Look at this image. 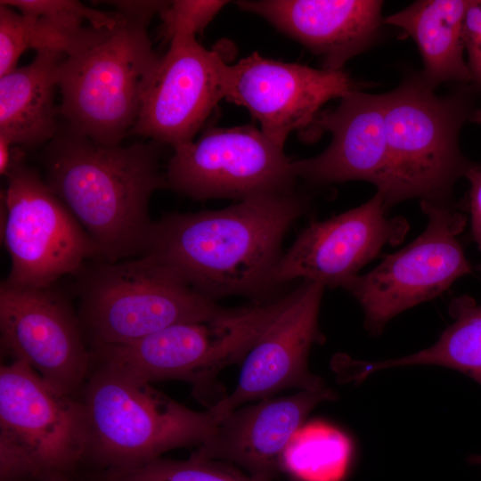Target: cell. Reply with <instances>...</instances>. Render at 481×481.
<instances>
[{"label": "cell", "instance_id": "1", "mask_svg": "<svg viewBox=\"0 0 481 481\" xmlns=\"http://www.w3.org/2000/svg\"><path fill=\"white\" fill-rule=\"evenodd\" d=\"M307 207L306 197L293 192L218 210L167 214L153 221L144 255L209 299L260 298L275 287L281 242Z\"/></svg>", "mask_w": 481, "mask_h": 481}, {"label": "cell", "instance_id": "2", "mask_svg": "<svg viewBox=\"0 0 481 481\" xmlns=\"http://www.w3.org/2000/svg\"><path fill=\"white\" fill-rule=\"evenodd\" d=\"M44 180L96 247L97 260L144 255L151 194L166 188L156 142L103 145L69 126L43 153Z\"/></svg>", "mask_w": 481, "mask_h": 481}, {"label": "cell", "instance_id": "3", "mask_svg": "<svg viewBox=\"0 0 481 481\" xmlns=\"http://www.w3.org/2000/svg\"><path fill=\"white\" fill-rule=\"evenodd\" d=\"M80 393L86 430L85 461L101 470L127 468L183 447L199 446L217 421L110 367L94 363Z\"/></svg>", "mask_w": 481, "mask_h": 481}, {"label": "cell", "instance_id": "4", "mask_svg": "<svg viewBox=\"0 0 481 481\" xmlns=\"http://www.w3.org/2000/svg\"><path fill=\"white\" fill-rule=\"evenodd\" d=\"M93 261L77 273L79 320L93 346L129 343L175 324L222 319L240 309L217 305L148 255Z\"/></svg>", "mask_w": 481, "mask_h": 481}, {"label": "cell", "instance_id": "5", "mask_svg": "<svg viewBox=\"0 0 481 481\" xmlns=\"http://www.w3.org/2000/svg\"><path fill=\"white\" fill-rule=\"evenodd\" d=\"M433 90L420 76L383 94L388 208L411 198L449 205L455 183L474 165L459 145L475 111L470 95L438 96Z\"/></svg>", "mask_w": 481, "mask_h": 481}, {"label": "cell", "instance_id": "6", "mask_svg": "<svg viewBox=\"0 0 481 481\" xmlns=\"http://www.w3.org/2000/svg\"><path fill=\"white\" fill-rule=\"evenodd\" d=\"M117 13L113 29L59 67V115L69 128L103 145L120 144L131 134L159 58L149 23Z\"/></svg>", "mask_w": 481, "mask_h": 481}, {"label": "cell", "instance_id": "7", "mask_svg": "<svg viewBox=\"0 0 481 481\" xmlns=\"http://www.w3.org/2000/svg\"><path fill=\"white\" fill-rule=\"evenodd\" d=\"M86 447L79 398L20 360L1 364L0 481H69Z\"/></svg>", "mask_w": 481, "mask_h": 481}, {"label": "cell", "instance_id": "8", "mask_svg": "<svg viewBox=\"0 0 481 481\" xmlns=\"http://www.w3.org/2000/svg\"><path fill=\"white\" fill-rule=\"evenodd\" d=\"M274 313L273 304L257 303L225 318L175 324L129 343L93 346V363L143 382H191L204 402L217 371L244 358Z\"/></svg>", "mask_w": 481, "mask_h": 481}, {"label": "cell", "instance_id": "9", "mask_svg": "<svg viewBox=\"0 0 481 481\" xmlns=\"http://www.w3.org/2000/svg\"><path fill=\"white\" fill-rule=\"evenodd\" d=\"M1 192V235L11 260L8 283L47 288L64 275L77 274L95 245L37 170L15 164Z\"/></svg>", "mask_w": 481, "mask_h": 481}, {"label": "cell", "instance_id": "10", "mask_svg": "<svg viewBox=\"0 0 481 481\" xmlns=\"http://www.w3.org/2000/svg\"><path fill=\"white\" fill-rule=\"evenodd\" d=\"M420 207L428 217L420 235L342 287L360 304L371 334H380L395 316L438 297L472 272L458 239L466 216L450 205L421 200Z\"/></svg>", "mask_w": 481, "mask_h": 481}, {"label": "cell", "instance_id": "11", "mask_svg": "<svg viewBox=\"0 0 481 481\" xmlns=\"http://www.w3.org/2000/svg\"><path fill=\"white\" fill-rule=\"evenodd\" d=\"M166 188L196 200L293 192L297 176L283 147L253 126L208 127L174 149Z\"/></svg>", "mask_w": 481, "mask_h": 481}, {"label": "cell", "instance_id": "12", "mask_svg": "<svg viewBox=\"0 0 481 481\" xmlns=\"http://www.w3.org/2000/svg\"><path fill=\"white\" fill-rule=\"evenodd\" d=\"M1 346L12 360L33 369L60 392L77 397L93 357L82 338L79 318L53 286H0Z\"/></svg>", "mask_w": 481, "mask_h": 481}, {"label": "cell", "instance_id": "13", "mask_svg": "<svg viewBox=\"0 0 481 481\" xmlns=\"http://www.w3.org/2000/svg\"><path fill=\"white\" fill-rule=\"evenodd\" d=\"M324 289L319 282L304 281L286 295L283 306L244 356L233 391L208 408L217 422L245 403L286 388H325L307 367L312 345L323 340L318 315Z\"/></svg>", "mask_w": 481, "mask_h": 481}, {"label": "cell", "instance_id": "14", "mask_svg": "<svg viewBox=\"0 0 481 481\" xmlns=\"http://www.w3.org/2000/svg\"><path fill=\"white\" fill-rule=\"evenodd\" d=\"M226 64L218 52L202 46L195 36H175L149 78L130 135L173 149L193 141L224 98Z\"/></svg>", "mask_w": 481, "mask_h": 481}, {"label": "cell", "instance_id": "15", "mask_svg": "<svg viewBox=\"0 0 481 481\" xmlns=\"http://www.w3.org/2000/svg\"><path fill=\"white\" fill-rule=\"evenodd\" d=\"M224 99L247 108L261 131L284 147L288 135L314 123L325 102L358 90L343 70L317 69L253 53L224 69Z\"/></svg>", "mask_w": 481, "mask_h": 481}, {"label": "cell", "instance_id": "16", "mask_svg": "<svg viewBox=\"0 0 481 481\" xmlns=\"http://www.w3.org/2000/svg\"><path fill=\"white\" fill-rule=\"evenodd\" d=\"M381 193L323 221L314 220L281 254L273 272L274 286L296 279L338 288L358 275L386 245L400 244L409 224L388 217Z\"/></svg>", "mask_w": 481, "mask_h": 481}, {"label": "cell", "instance_id": "17", "mask_svg": "<svg viewBox=\"0 0 481 481\" xmlns=\"http://www.w3.org/2000/svg\"><path fill=\"white\" fill-rule=\"evenodd\" d=\"M383 94L355 90L332 110L321 111L316 129L332 140L319 155L292 161L297 178L311 184L352 180L373 183L385 201L389 192V164L385 133Z\"/></svg>", "mask_w": 481, "mask_h": 481}, {"label": "cell", "instance_id": "18", "mask_svg": "<svg viewBox=\"0 0 481 481\" xmlns=\"http://www.w3.org/2000/svg\"><path fill=\"white\" fill-rule=\"evenodd\" d=\"M334 397L325 387L240 406L217 423L192 456L234 463L254 477L273 481L282 471L284 452L307 415Z\"/></svg>", "mask_w": 481, "mask_h": 481}, {"label": "cell", "instance_id": "19", "mask_svg": "<svg viewBox=\"0 0 481 481\" xmlns=\"http://www.w3.org/2000/svg\"><path fill=\"white\" fill-rule=\"evenodd\" d=\"M296 39L323 61V69L342 70L344 64L376 38L382 1L262 0L238 1Z\"/></svg>", "mask_w": 481, "mask_h": 481}, {"label": "cell", "instance_id": "20", "mask_svg": "<svg viewBox=\"0 0 481 481\" xmlns=\"http://www.w3.org/2000/svg\"><path fill=\"white\" fill-rule=\"evenodd\" d=\"M65 57L51 51L37 52L30 63L0 77V135L23 149L53 139L59 129L55 92Z\"/></svg>", "mask_w": 481, "mask_h": 481}, {"label": "cell", "instance_id": "21", "mask_svg": "<svg viewBox=\"0 0 481 481\" xmlns=\"http://www.w3.org/2000/svg\"><path fill=\"white\" fill-rule=\"evenodd\" d=\"M469 1L420 0L383 20L414 39L424 63L420 77L433 89L444 82L472 83L462 38Z\"/></svg>", "mask_w": 481, "mask_h": 481}, {"label": "cell", "instance_id": "22", "mask_svg": "<svg viewBox=\"0 0 481 481\" xmlns=\"http://www.w3.org/2000/svg\"><path fill=\"white\" fill-rule=\"evenodd\" d=\"M86 22L80 15L67 9L29 16L0 4V77L15 69L27 50L51 51L69 56L110 30L85 26Z\"/></svg>", "mask_w": 481, "mask_h": 481}, {"label": "cell", "instance_id": "23", "mask_svg": "<svg viewBox=\"0 0 481 481\" xmlns=\"http://www.w3.org/2000/svg\"><path fill=\"white\" fill-rule=\"evenodd\" d=\"M453 322L431 346L415 354L380 362L349 360L348 380H363L372 372L408 365H439L459 371L481 385V305L469 296L452 300Z\"/></svg>", "mask_w": 481, "mask_h": 481}, {"label": "cell", "instance_id": "24", "mask_svg": "<svg viewBox=\"0 0 481 481\" xmlns=\"http://www.w3.org/2000/svg\"><path fill=\"white\" fill-rule=\"evenodd\" d=\"M351 444L338 429L322 422L302 426L282 460V470L298 481H341L346 473Z\"/></svg>", "mask_w": 481, "mask_h": 481}, {"label": "cell", "instance_id": "25", "mask_svg": "<svg viewBox=\"0 0 481 481\" xmlns=\"http://www.w3.org/2000/svg\"><path fill=\"white\" fill-rule=\"evenodd\" d=\"M97 481H265L220 461L191 456L185 461L159 457L139 465L101 470Z\"/></svg>", "mask_w": 481, "mask_h": 481}, {"label": "cell", "instance_id": "26", "mask_svg": "<svg viewBox=\"0 0 481 481\" xmlns=\"http://www.w3.org/2000/svg\"><path fill=\"white\" fill-rule=\"evenodd\" d=\"M227 3L203 0L167 1L159 14L161 19L159 32L167 41L177 35L196 37Z\"/></svg>", "mask_w": 481, "mask_h": 481}, {"label": "cell", "instance_id": "27", "mask_svg": "<svg viewBox=\"0 0 481 481\" xmlns=\"http://www.w3.org/2000/svg\"><path fill=\"white\" fill-rule=\"evenodd\" d=\"M462 38L472 84L481 92V0L469 1L463 19Z\"/></svg>", "mask_w": 481, "mask_h": 481}, {"label": "cell", "instance_id": "28", "mask_svg": "<svg viewBox=\"0 0 481 481\" xmlns=\"http://www.w3.org/2000/svg\"><path fill=\"white\" fill-rule=\"evenodd\" d=\"M465 177L469 182L468 205L472 236L481 251V165L474 164ZM477 270L481 272V263L477 265Z\"/></svg>", "mask_w": 481, "mask_h": 481}, {"label": "cell", "instance_id": "29", "mask_svg": "<svg viewBox=\"0 0 481 481\" xmlns=\"http://www.w3.org/2000/svg\"><path fill=\"white\" fill-rule=\"evenodd\" d=\"M102 3L112 6L115 12L123 16L150 23L155 14H159L167 1L115 0Z\"/></svg>", "mask_w": 481, "mask_h": 481}, {"label": "cell", "instance_id": "30", "mask_svg": "<svg viewBox=\"0 0 481 481\" xmlns=\"http://www.w3.org/2000/svg\"><path fill=\"white\" fill-rule=\"evenodd\" d=\"M470 121L481 125V108L475 110L470 118Z\"/></svg>", "mask_w": 481, "mask_h": 481}, {"label": "cell", "instance_id": "31", "mask_svg": "<svg viewBox=\"0 0 481 481\" xmlns=\"http://www.w3.org/2000/svg\"><path fill=\"white\" fill-rule=\"evenodd\" d=\"M468 461H469L470 464H475V465L481 466V454H474V455H470V456L468 458Z\"/></svg>", "mask_w": 481, "mask_h": 481}]
</instances>
